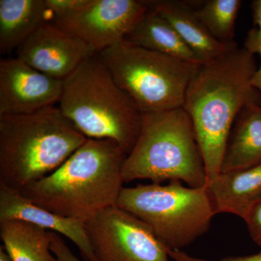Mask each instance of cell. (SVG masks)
Listing matches in <instances>:
<instances>
[{"mask_svg": "<svg viewBox=\"0 0 261 261\" xmlns=\"http://www.w3.org/2000/svg\"><path fill=\"white\" fill-rule=\"evenodd\" d=\"M21 220L62 234L80 249L84 261H97L85 229V223L63 217L34 205L20 192L0 185V221Z\"/></svg>", "mask_w": 261, "mask_h": 261, "instance_id": "obj_12", "label": "cell"}, {"mask_svg": "<svg viewBox=\"0 0 261 261\" xmlns=\"http://www.w3.org/2000/svg\"><path fill=\"white\" fill-rule=\"evenodd\" d=\"M168 255L174 261H261V251L246 256L228 257L220 260H211L190 256L178 250H168Z\"/></svg>", "mask_w": 261, "mask_h": 261, "instance_id": "obj_24", "label": "cell"}, {"mask_svg": "<svg viewBox=\"0 0 261 261\" xmlns=\"http://www.w3.org/2000/svg\"><path fill=\"white\" fill-rule=\"evenodd\" d=\"M116 206L143 221L173 250H181L207 232L216 214L207 187H186L181 181L123 187Z\"/></svg>", "mask_w": 261, "mask_h": 261, "instance_id": "obj_6", "label": "cell"}, {"mask_svg": "<svg viewBox=\"0 0 261 261\" xmlns=\"http://www.w3.org/2000/svg\"><path fill=\"white\" fill-rule=\"evenodd\" d=\"M233 126L221 173L245 169L261 163V106L244 108Z\"/></svg>", "mask_w": 261, "mask_h": 261, "instance_id": "obj_16", "label": "cell"}, {"mask_svg": "<svg viewBox=\"0 0 261 261\" xmlns=\"http://www.w3.org/2000/svg\"><path fill=\"white\" fill-rule=\"evenodd\" d=\"M87 137L51 106L0 116V185L20 192L56 171Z\"/></svg>", "mask_w": 261, "mask_h": 261, "instance_id": "obj_3", "label": "cell"}, {"mask_svg": "<svg viewBox=\"0 0 261 261\" xmlns=\"http://www.w3.org/2000/svg\"><path fill=\"white\" fill-rule=\"evenodd\" d=\"M58 107L87 138L114 141L127 154L140 135L142 111L98 53L63 80Z\"/></svg>", "mask_w": 261, "mask_h": 261, "instance_id": "obj_4", "label": "cell"}, {"mask_svg": "<svg viewBox=\"0 0 261 261\" xmlns=\"http://www.w3.org/2000/svg\"><path fill=\"white\" fill-rule=\"evenodd\" d=\"M253 27L249 31L245 39L244 48L255 56L258 54L260 58V67L257 68L252 80V85L261 93V0H255L251 4Z\"/></svg>", "mask_w": 261, "mask_h": 261, "instance_id": "obj_20", "label": "cell"}, {"mask_svg": "<svg viewBox=\"0 0 261 261\" xmlns=\"http://www.w3.org/2000/svg\"><path fill=\"white\" fill-rule=\"evenodd\" d=\"M98 54L116 83L142 113L183 107L187 87L202 65L139 47L126 40Z\"/></svg>", "mask_w": 261, "mask_h": 261, "instance_id": "obj_7", "label": "cell"}, {"mask_svg": "<svg viewBox=\"0 0 261 261\" xmlns=\"http://www.w3.org/2000/svg\"><path fill=\"white\" fill-rule=\"evenodd\" d=\"M0 261H12L4 247H0Z\"/></svg>", "mask_w": 261, "mask_h": 261, "instance_id": "obj_25", "label": "cell"}, {"mask_svg": "<svg viewBox=\"0 0 261 261\" xmlns=\"http://www.w3.org/2000/svg\"><path fill=\"white\" fill-rule=\"evenodd\" d=\"M95 54L87 43L58 28L50 20L42 24L16 49L19 59L60 80H64Z\"/></svg>", "mask_w": 261, "mask_h": 261, "instance_id": "obj_11", "label": "cell"}, {"mask_svg": "<svg viewBox=\"0 0 261 261\" xmlns=\"http://www.w3.org/2000/svg\"><path fill=\"white\" fill-rule=\"evenodd\" d=\"M63 80L33 68L17 57L0 61V116L35 112L56 106Z\"/></svg>", "mask_w": 261, "mask_h": 261, "instance_id": "obj_10", "label": "cell"}, {"mask_svg": "<svg viewBox=\"0 0 261 261\" xmlns=\"http://www.w3.org/2000/svg\"><path fill=\"white\" fill-rule=\"evenodd\" d=\"M125 40L181 61L202 64L171 23L149 8Z\"/></svg>", "mask_w": 261, "mask_h": 261, "instance_id": "obj_17", "label": "cell"}, {"mask_svg": "<svg viewBox=\"0 0 261 261\" xmlns=\"http://www.w3.org/2000/svg\"><path fill=\"white\" fill-rule=\"evenodd\" d=\"M85 229L97 261H169L151 228L116 205L87 221Z\"/></svg>", "mask_w": 261, "mask_h": 261, "instance_id": "obj_8", "label": "cell"}, {"mask_svg": "<svg viewBox=\"0 0 261 261\" xmlns=\"http://www.w3.org/2000/svg\"><path fill=\"white\" fill-rule=\"evenodd\" d=\"M88 0H45L50 19L59 18L80 9Z\"/></svg>", "mask_w": 261, "mask_h": 261, "instance_id": "obj_21", "label": "cell"}, {"mask_svg": "<svg viewBox=\"0 0 261 261\" xmlns=\"http://www.w3.org/2000/svg\"><path fill=\"white\" fill-rule=\"evenodd\" d=\"M147 10L145 1L88 0L80 9L50 21L99 53L124 41Z\"/></svg>", "mask_w": 261, "mask_h": 261, "instance_id": "obj_9", "label": "cell"}, {"mask_svg": "<svg viewBox=\"0 0 261 261\" xmlns=\"http://www.w3.org/2000/svg\"><path fill=\"white\" fill-rule=\"evenodd\" d=\"M122 175L124 183L149 179L153 184L181 181L192 188L207 185L193 124L183 108L142 113L140 135Z\"/></svg>", "mask_w": 261, "mask_h": 261, "instance_id": "obj_5", "label": "cell"}, {"mask_svg": "<svg viewBox=\"0 0 261 261\" xmlns=\"http://www.w3.org/2000/svg\"><path fill=\"white\" fill-rule=\"evenodd\" d=\"M145 2L149 8L171 23L202 64L238 45L236 42L224 44L215 39L197 16L196 8L189 3L175 0Z\"/></svg>", "mask_w": 261, "mask_h": 261, "instance_id": "obj_13", "label": "cell"}, {"mask_svg": "<svg viewBox=\"0 0 261 261\" xmlns=\"http://www.w3.org/2000/svg\"><path fill=\"white\" fill-rule=\"evenodd\" d=\"M51 250L57 261H82L78 258L58 233L51 231Z\"/></svg>", "mask_w": 261, "mask_h": 261, "instance_id": "obj_23", "label": "cell"}, {"mask_svg": "<svg viewBox=\"0 0 261 261\" xmlns=\"http://www.w3.org/2000/svg\"><path fill=\"white\" fill-rule=\"evenodd\" d=\"M242 4L240 0H208L196 8V12L215 39L231 44L235 42V23Z\"/></svg>", "mask_w": 261, "mask_h": 261, "instance_id": "obj_19", "label": "cell"}, {"mask_svg": "<svg viewBox=\"0 0 261 261\" xmlns=\"http://www.w3.org/2000/svg\"><path fill=\"white\" fill-rule=\"evenodd\" d=\"M255 56L238 45L200 65L187 87L184 110L193 124L207 182L221 173L228 138L244 108L261 106L252 85L257 70Z\"/></svg>", "mask_w": 261, "mask_h": 261, "instance_id": "obj_1", "label": "cell"}, {"mask_svg": "<svg viewBox=\"0 0 261 261\" xmlns=\"http://www.w3.org/2000/svg\"><path fill=\"white\" fill-rule=\"evenodd\" d=\"M216 214L236 215L245 221L261 199V163L252 167L221 173L207 182Z\"/></svg>", "mask_w": 261, "mask_h": 261, "instance_id": "obj_14", "label": "cell"}, {"mask_svg": "<svg viewBox=\"0 0 261 261\" xmlns=\"http://www.w3.org/2000/svg\"><path fill=\"white\" fill-rule=\"evenodd\" d=\"M50 20L45 0H0V53L18 49L42 24Z\"/></svg>", "mask_w": 261, "mask_h": 261, "instance_id": "obj_15", "label": "cell"}, {"mask_svg": "<svg viewBox=\"0 0 261 261\" xmlns=\"http://www.w3.org/2000/svg\"><path fill=\"white\" fill-rule=\"evenodd\" d=\"M126 156L114 141L87 139L56 171L20 193L53 214L86 223L116 205Z\"/></svg>", "mask_w": 261, "mask_h": 261, "instance_id": "obj_2", "label": "cell"}, {"mask_svg": "<svg viewBox=\"0 0 261 261\" xmlns=\"http://www.w3.org/2000/svg\"><path fill=\"white\" fill-rule=\"evenodd\" d=\"M245 221L252 240L261 247V199L252 206Z\"/></svg>", "mask_w": 261, "mask_h": 261, "instance_id": "obj_22", "label": "cell"}, {"mask_svg": "<svg viewBox=\"0 0 261 261\" xmlns=\"http://www.w3.org/2000/svg\"><path fill=\"white\" fill-rule=\"evenodd\" d=\"M0 238L12 261H57L51 250V231L21 221H0Z\"/></svg>", "mask_w": 261, "mask_h": 261, "instance_id": "obj_18", "label": "cell"}]
</instances>
